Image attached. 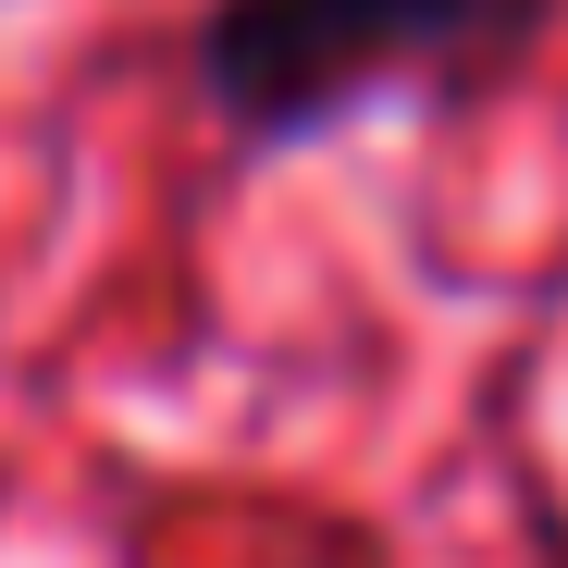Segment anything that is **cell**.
I'll return each instance as SVG.
<instances>
[{"instance_id": "6da1fadb", "label": "cell", "mask_w": 568, "mask_h": 568, "mask_svg": "<svg viewBox=\"0 0 568 568\" xmlns=\"http://www.w3.org/2000/svg\"><path fill=\"white\" fill-rule=\"evenodd\" d=\"M568 0H211L185 74L235 149H310L371 100L469 112L544 62Z\"/></svg>"}]
</instances>
